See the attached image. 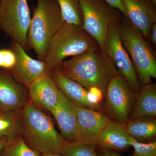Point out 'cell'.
I'll return each mask as SVG.
<instances>
[{
	"mask_svg": "<svg viewBox=\"0 0 156 156\" xmlns=\"http://www.w3.org/2000/svg\"><path fill=\"white\" fill-rule=\"evenodd\" d=\"M136 95V103L130 120L156 115V84H148L141 88Z\"/></svg>",
	"mask_w": 156,
	"mask_h": 156,
	"instance_id": "ac0fdd59",
	"label": "cell"
},
{
	"mask_svg": "<svg viewBox=\"0 0 156 156\" xmlns=\"http://www.w3.org/2000/svg\"><path fill=\"white\" fill-rule=\"evenodd\" d=\"M17 61L16 54L11 48L0 49V69L11 71Z\"/></svg>",
	"mask_w": 156,
	"mask_h": 156,
	"instance_id": "d4e9b609",
	"label": "cell"
},
{
	"mask_svg": "<svg viewBox=\"0 0 156 156\" xmlns=\"http://www.w3.org/2000/svg\"><path fill=\"white\" fill-rule=\"evenodd\" d=\"M103 48L114 63L119 74L125 78L131 90L139 92L141 85L131 58L121 42L117 20L110 26Z\"/></svg>",
	"mask_w": 156,
	"mask_h": 156,
	"instance_id": "9c48e42d",
	"label": "cell"
},
{
	"mask_svg": "<svg viewBox=\"0 0 156 156\" xmlns=\"http://www.w3.org/2000/svg\"><path fill=\"white\" fill-rule=\"evenodd\" d=\"M112 8L120 11L127 18L126 10L122 4L121 0H104Z\"/></svg>",
	"mask_w": 156,
	"mask_h": 156,
	"instance_id": "484cf974",
	"label": "cell"
},
{
	"mask_svg": "<svg viewBox=\"0 0 156 156\" xmlns=\"http://www.w3.org/2000/svg\"><path fill=\"white\" fill-rule=\"evenodd\" d=\"M10 48L16 54L17 61L9 72L26 87L28 88L35 81L49 74L44 61L31 58L18 43L13 41Z\"/></svg>",
	"mask_w": 156,
	"mask_h": 156,
	"instance_id": "8fae6325",
	"label": "cell"
},
{
	"mask_svg": "<svg viewBox=\"0 0 156 156\" xmlns=\"http://www.w3.org/2000/svg\"><path fill=\"white\" fill-rule=\"evenodd\" d=\"M131 146L134 152L131 156H156V142L143 143L131 138Z\"/></svg>",
	"mask_w": 156,
	"mask_h": 156,
	"instance_id": "cb8c5ba5",
	"label": "cell"
},
{
	"mask_svg": "<svg viewBox=\"0 0 156 156\" xmlns=\"http://www.w3.org/2000/svg\"><path fill=\"white\" fill-rule=\"evenodd\" d=\"M121 42L131 58L140 84L145 86L156 78V53L128 19L119 23Z\"/></svg>",
	"mask_w": 156,
	"mask_h": 156,
	"instance_id": "5b68a950",
	"label": "cell"
},
{
	"mask_svg": "<svg viewBox=\"0 0 156 156\" xmlns=\"http://www.w3.org/2000/svg\"><path fill=\"white\" fill-rule=\"evenodd\" d=\"M31 21L27 0H0V30L28 52Z\"/></svg>",
	"mask_w": 156,
	"mask_h": 156,
	"instance_id": "8992f818",
	"label": "cell"
},
{
	"mask_svg": "<svg viewBox=\"0 0 156 156\" xmlns=\"http://www.w3.org/2000/svg\"><path fill=\"white\" fill-rule=\"evenodd\" d=\"M41 156H63L58 153H47L41 154Z\"/></svg>",
	"mask_w": 156,
	"mask_h": 156,
	"instance_id": "f546056e",
	"label": "cell"
},
{
	"mask_svg": "<svg viewBox=\"0 0 156 156\" xmlns=\"http://www.w3.org/2000/svg\"><path fill=\"white\" fill-rule=\"evenodd\" d=\"M27 89L30 101L42 110L51 113L58 101L59 89L50 75L40 78Z\"/></svg>",
	"mask_w": 156,
	"mask_h": 156,
	"instance_id": "9a60e30c",
	"label": "cell"
},
{
	"mask_svg": "<svg viewBox=\"0 0 156 156\" xmlns=\"http://www.w3.org/2000/svg\"><path fill=\"white\" fill-rule=\"evenodd\" d=\"M99 46L81 27L66 23L50 41L44 62L48 73L58 68L69 56L96 50Z\"/></svg>",
	"mask_w": 156,
	"mask_h": 156,
	"instance_id": "277c9868",
	"label": "cell"
},
{
	"mask_svg": "<svg viewBox=\"0 0 156 156\" xmlns=\"http://www.w3.org/2000/svg\"><path fill=\"white\" fill-rule=\"evenodd\" d=\"M82 27L100 47L104 45L109 28L116 21L118 14L104 0H80Z\"/></svg>",
	"mask_w": 156,
	"mask_h": 156,
	"instance_id": "52a82bcc",
	"label": "cell"
},
{
	"mask_svg": "<svg viewBox=\"0 0 156 156\" xmlns=\"http://www.w3.org/2000/svg\"><path fill=\"white\" fill-rule=\"evenodd\" d=\"M128 134L143 143L152 142L156 135V121L154 117H144L129 120L125 125Z\"/></svg>",
	"mask_w": 156,
	"mask_h": 156,
	"instance_id": "d6986e66",
	"label": "cell"
},
{
	"mask_svg": "<svg viewBox=\"0 0 156 156\" xmlns=\"http://www.w3.org/2000/svg\"><path fill=\"white\" fill-rule=\"evenodd\" d=\"M148 39L155 46L156 45V22L153 25L150 33Z\"/></svg>",
	"mask_w": 156,
	"mask_h": 156,
	"instance_id": "83f0119b",
	"label": "cell"
},
{
	"mask_svg": "<svg viewBox=\"0 0 156 156\" xmlns=\"http://www.w3.org/2000/svg\"><path fill=\"white\" fill-rule=\"evenodd\" d=\"M131 138L125 125L109 119L98 136L97 145L115 152L126 151L131 146Z\"/></svg>",
	"mask_w": 156,
	"mask_h": 156,
	"instance_id": "2e32d148",
	"label": "cell"
},
{
	"mask_svg": "<svg viewBox=\"0 0 156 156\" xmlns=\"http://www.w3.org/2000/svg\"><path fill=\"white\" fill-rule=\"evenodd\" d=\"M50 74L58 89L76 105L95 110H101L98 107L91 102L89 90L80 84L56 71H52Z\"/></svg>",
	"mask_w": 156,
	"mask_h": 156,
	"instance_id": "e0dca14e",
	"label": "cell"
},
{
	"mask_svg": "<svg viewBox=\"0 0 156 156\" xmlns=\"http://www.w3.org/2000/svg\"><path fill=\"white\" fill-rule=\"evenodd\" d=\"M76 106L59 89L58 101L51 113L57 122L60 135L66 142H81Z\"/></svg>",
	"mask_w": 156,
	"mask_h": 156,
	"instance_id": "7c38bea8",
	"label": "cell"
},
{
	"mask_svg": "<svg viewBox=\"0 0 156 156\" xmlns=\"http://www.w3.org/2000/svg\"><path fill=\"white\" fill-rule=\"evenodd\" d=\"M76 109L81 142L96 147L98 136L109 119L99 111L76 105Z\"/></svg>",
	"mask_w": 156,
	"mask_h": 156,
	"instance_id": "5bb4252c",
	"label": "cell"
},
{
	"mask_svg": "<svg viewBox=\"0 0 156 156\" xmlns=\"http://www.w3.org/2000/svg\"><path fill=\"white\" fill-rule=\"evenodd\" d=\"M105 96L104 109L106 115L126 125L136 103V94L133 93L125 78L120 74L113 78L107 87Z\"/></svg>",
	"mask_w": 156,
	"mask_h": 156,
	"instance_id": "ba28073f",
	"label": "cell"
},
{
	"mask_svg": "<svg viewBox=\"0 0 156 156\" xmlns=\"http://www.w3.org/2000/svg\"><path fill=\"white\" fill-rule=\"evenodd\" d=\"M53 70L75 81L87 90L99 89L104 96L110 81L119 75L103 47H100L63 61Z\"/></svg>",
	"mask_w": 156,
	"mask_h": 156,
	"instance_id": "6da1fadb",
	"label": "cell"
},
{
	"mask_svg": "<svg viewBox=\"0 0 156 156\" xmlns=\"http://www.w3.org/2000/svg\"><path fill=\"white\" fill-rule=\"evenodd\" d=\"M27 34V44L44 61L50 41L66 24L56 0H37Z\"/></svg>",
	"mask_w": 156,
	"mask_h": 156,
	"instance_id": "3957f363",
	"label": "cell"
},
{
	"mask_svg": "<svg viewBox=\"0 0 156 156\" xmlns=\"http://www.w3.org/2000/svg\"><path fill=\"white\" fill-rule=\"evenodd\" d=\"M66 23L82 27L83 23L80 0H56Z\"/></svg>",
	"mask_w": 156,
	"mask_h": 156,
	"instance_id": "44dd1931",
	"label": "cell"
},
{
	"mask_svg": "<svg viewBox=\"0 0 156 156\" xmlns=\"http://www.w3.org/2000/svg\"><path fill=\"white\" fill-rule=\"evenodd\" d=\"M127 19L145 38L156 22L155 5L151 0H121Z\"/></svg>",
	"mask_w": 156,
	"mask_h": 156,
	"instance_id": "4fadbf2b",
	"label": "cell"
},
{
	"mask_svg": "<svg viewBox=\"0 0 156 156\" xmlns=\"http://www.w3.org/2000/svg\"><path fill=\"white\" fill-rule=\"evenodd\" d=\"M20 123L21 136L32 149L41 154H60L66 141L50 117L30 101L21 112Z\"/></svg>",
	"mask_w": 156,
	"mask_h": 156,
	"instance_id": "7a4b0ae2",
	"label": "cell"
},
{
	"mask_svg": "<svg viewBox=\"0 0 156 156\" xmlns=\"http://www.w3.org/2000/svg\"><path fill=\"white\" fill-rule=\"evenodd\" d=\"M0 156H41L27 145L21 135L9 139Z\"/></svg>",
	"mask_w": 156,
	"mask_h": 156,
	"instance_id": "7402d4cb",
	"label": "cell"
},
{
	"mask_svg": "<svg viewBox=\"0 0 156 156\" xmlns=\"http://www.w3.org/2000/svg\"><path fill=\"white\" fill-rule=\"evenodd\" d=\"M21 112L0 109V137L11 139L21 135Z\"/></svg>",
	"mask_w": 156,
	"mask_h": 156,
	"instance_id": "ffe728a7",
	"label": "cell"
},
{
	"mask_svg": "<svg viewBox=\"0 0 156 156\" xmlns=\"http://www.w3.org/2000/svg\"><path fill=\"white\" fill-rule=\"evenodd\" d=\"M97 153L99 156H123L114 151L103 149L100 147Z\"/></svg>",
	"mask_w": 156,
	"mask_h": 156,
	"instance_id": "4316f807",
	"label": "cell"
},
{
	"mask_svg": "<svg viewBox=\"0 0 156 156\" xmlns=\"http://www.w3.org/2000/svg\"><path fill=\"white\" fill-rule=\"evenodd\" d=\"M9 139L7 137H0V153Z\"/></svg>",
	"mask_w": 156,
	"mask_h": 156,
	"instance_id": "f1b7e54d",
	"label": "cell"
},
{
	"mask_svg": "<svg viewBox=\"0 0 156 156\" xmlns=\"http://www.w3.org/2000/svg\"><path fill=\"white\" fill-rule=\"evenodd\" d=\"M95 147L83 143L66 142L60 154L63 156H99Z\"/></svg>",
	"mask_w": 156,
	"mask_h": 156,
	"instance_id": "603a6c76",
	"label": "cell"
},
{
	"mask_svg": "<svg viewBox=\"0 0 156 156\" xmlns=\"http://www.w3.org/2000/svg\"><path fill=\"white\" fill-rule=\"evenodd\" d=\"M30 101L28 89L10 72L0 69V109L21 112Z\"/></svg>",
	"mask_w": 156,
	"mask_h": 156,
	"instance_id": "30bf717a",
	"label": "cell"
},
{
	"mask_svg": "<svg viewBox=\"0 0 156 156\" xmlns=\"http://www.w3.org/2000/svg\"><path fill=\"white\" fill-rule=\"evenodd\" d=\"M151 1H152L154 4L156 5V0H151Z\"/></svg>",
	"mask_w": 156,
	"mask_h": 156,
	"instance_id": "4dcf8cb0",
	"label": "cell"
}]
</instances>
